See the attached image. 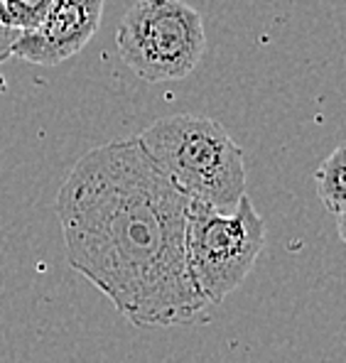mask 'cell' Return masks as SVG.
<instances>
[{
    "instance_id": "cell-2",
    "label": "cell",
    "mask_w": 346,
    "mask_h": 363,
    "mask_svg": "<svg viewBox=\"0 0 346 363\" xmlns=\"http://www.w3.org/2000/svg\"><path fill=\"white\" fill-rule=\"evenodd\" d=\"M143 152L189 204L231 211L246 196V162L228 130L214 118L177 113L135 138Z\"/></svg>"
},
{
    "instance_id": "cell-6",
    "label": "cell",
    "mask_w": 346,
    "mask_h": 363,
    "mask_svg": "<svg viewBox=\"0 0 346 363\" xmlns=\"http://www.w3.org/2000/svg\"><path fill=\"white\" fill-rule=\"evenodd\" d=\"M346 147L339 143L315 172V189L324 209L334 216L339 238L346 241Z\"/></svg>"
},
{
    "instance_id": "cell-8",
    "label": "cell",
    "mask_w": 346,
    "mask_h": 363,
    "mask_svg": "<svg viewBox=\"0 0 346 363\" xmlns=\"http://www.w3.org/2000/svg\"><path fill=\"white\" fill-rule=\"evenodd\" d=\"M18 37H20L18 30L8 28V25H0V62H5L10 57V50H13Z\"/></svg>"
},
{
    "instance_id": "cell-3",
    "label": "cell",
    "mask_w": 346,
    "mask_h": 363,
    "mask_svg": "<svg viewBox=\"0 0 346 363\" xmlns=\"http://www.w3.org/2000/svg\"><path fill=\"white\" fill-rule=\"evenodd\" d=\"M187 268L204 304H221L251 275L265 248V221L251 196H241L231 211L189 206Z\"/></svg>"
},
{
    "instance_id": "cell-5",
    "label": "cell",
    "mask_w": 346,
    "mask_h": 363,
    "mask_svg": "<svg viewBox=\"0 0 346 363\" xmlns=\"http://www.w3.org/2000/svg\"><path fill=\"white\" fill-rule=\"evenodd\" d=\"M106 0H52L35 30L20 32L10 57L57 67L84 50L99 32Z\"/></svg>"
},
{
    "instance_id": "cell-1",
    "label": "cell",
    "mask_w": 346,
    "mask_h": 363,
    "mask_svg": "<svg viewBox=\"0 0 346 363\" xmlns=\"http://www.w3.org/2000/svg\"><path fill=\"white\" fill-rule=\"evenodd\" d=\"M189 199L135 138L89 150L57 191L69 268L143 329L206 322L187 268Z\"/></svg>"
},
{
    "instance_id": "cell-7",
    "label": "cell",
    "mask_w": 346,
    "mask_h": 363,
    "mask_svg": "<svg viewBox=\"0 0 346 363\" xmlns=\"http://www.w3.org/2000/svg\"><path fill=\"white\" fill-rule=\"evenodd\" d=\"M8 13V25L18 32L35 30L50 10L52 0H0Z\"/></svg>"
},
{
    "instance_id": "cell-4",
    "label": "cell",
    "mask_w": 346,
    "mask_h": 363,
    "mask_svg": "<svg viewBox=\"0 0 346 363\" xmlns=\"http://www.w3.org/2000/svg\"><path fill=\"white\" fill-rule=\"evenodd\" d=\"M116 50L143 82H179L206 52L204 20L184 0H138L118 23Z\"/></svg>"
}]
</instances>
